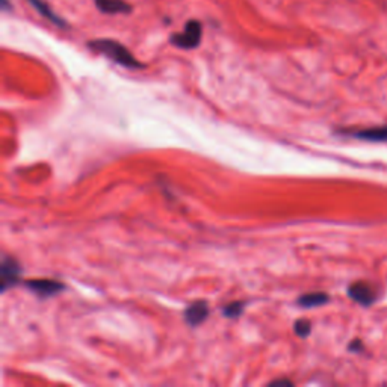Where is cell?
<instances>
[{
    "label": "cell",
    "mask_w": 387,
    "mask_h": 387,
    "mask_svg": "<svg viewBox=\"0 0 387 387\" xmlns=\"http://www.w3.org/2000/svg\"><path fill=\"white\" fill-rule=\"evenodd\" d=\"M88 47L93 49L94 52L105 54L106 58L120 65H123V67L126 69H144V64H141L134 54L129 52L126 46H123V44L115 40H108V38L93 40L88 42Z\"/></svg>",
    "instance_id": "6da1fadb"
},
{
    "label": "cell",
    "mask_w": 387,
    "mask_h": 387,
    "mask_svg": "<svg viewBox=\"0 0 387 387\" xmlns=\"http://www.w3.org/2000/svg\"><path fill=\"white\" fill-rule=\"evenodd\" d=\"M203 35V26L198 20H190L186 23L183 32L180 34L171 35L170 41L173 46L180 49H195L202 41Z\"/></svg>",
    "instance_id": "7a4b0ae2"
},
{
    "label": "cell",
    "mask_w": 387,
    "mask_h": 387,
    "mask_svg": "<svg viewBox=\"0 0 387 387\" xmlns=\"http://www.w3.org/2000/svg\"><path fill=\"white\" fill-rule=\"evenodd\" d=\"M21 268L14 258L4 256L0 263V291L6 292L9 287L16 286L20 282Z\"/></svg>",
    "instance_id": "3957f363"
},
{
    "label": "cell",
    "mask_w": 387,
    "mask_h": 387,
    "mask_svg": "<svg viewBox=\"0 0 387 387\" xmlns=\"http://www.w3.org/2000/svg\"><path fill=\"white\" fill-rule=\"evenodd\" d=\"M348 296L352 301H356L363 307H369L377 301V292H375L374 287L366 282H356L350 284Z\"/></svg>",
    "instance_id": "277c9868"
},
{
    "label": "cell",
    "mask_w": 387,
    "mask_h": 387,
    "mask_svg": "<svg viewBox=\"0 0 387 387\" xmlns=\"http://www.w3.org/2000/svg\"><path fill=\"white\" fill-rule=\"evenodd\" d=\"M25 286L30 292H34L40 298H49L59 294L64 289V284L57 280H50V279H34V280H28L25 282Z\"/></svg>",
    "instance_id": "5b68a950"
},
{
    "label": "cell",
    "mask_w": 387,
    "mask_h": 387,
    "mask_svg": "<svg viewBox=\"0 0 387 387\" xmlns=\"http://www.w3.org/2000/svg\"><path fill=\"white\" fill-rule=\"evenodd\" d=\"M185 320L191 327L200 325L209 316V306L206 301H195L185 311Z\"/></svg>",
    "instance_id": "8992f818"
},
{
    "label": "cell",
    "mask_w": 387,
    "mask_h": 387,
    "mask_svg": "<svg viewBox=\"0 0 387 387\" xmlns=\"http://www.w3.org/2000/svg\"><path fill=\"white\" fill-rule=\"evenodd\" d=\"M347 135L369 142H387V126H375L368 129H359L348 132Z\"/></svg>",
    "instance_id": "52a82bcc"
},
{
    "label": "cell",
    "mask_w": 387,
    "mask_h": 387,
    "mask_svg": "<svg viewBox=\"0 0 387 387\" xmlns=\"http://www.w3.org/2000/svg\"><path fill=\"white\" fill-rule=\"evenodd\" d=\"M28 2L32 5V8H34L41 17L49 20L50 23L57 25L59 28H67L69 26L67 23H65V20L62 17H59L57 13H54V11H52L49 4L44 2V0H28Z\"/></svg>",
    "instance_id": "ba28073f"
},
{
    "label": "cell",
    "mask_w": 387,
    "mask_h": 387,
    "mask_svg": "<svg viewBox=\"0 0 387 387\" xmlns=\"http://www.w3.org/2000/svg\"><path fill=\"white\" fill-rule=\"evenodd\" d=\"M94 2L105 14H129L132 11L126 0H94Z\"/></svg>",
    "instance_id": "9c48e42d"
},
{
    "label": "cell",
    "mask_w": 387,
    "mask_h": 387,
    "mask_svg": "<svg viewBox=\"0 0 387 387\" xmlns=\"http://www.w3.org/2000/svg\"><path fill=\"white\" fill-rule=\"evenodd\" d=\"M330 301V296L324 292H312V294H306L298 298V306L304 307V308H313L319 306H325Z\"/></svg>",
    "instance_id": "30bf717a"
},
{
    "label": "cell",
    "mask_w": 387,
    "mask_h": 387,
    "mask_svg": "<svg viewBox=\"0 0 387 387\" xmlns=\"http://www.w3.org/2000/svg\"><path fill=\"white\" fill-rule=\"evenodd\" d=\"M294 331H295V335L298 337L306 339L308 335H311V331H312V323H311V320H307V319H298L296 323L294 324Z\"/></svg>",
    "instance_id": "8fae6325"
},
{
    "label": "cell",
    "mask_w": 387,
    "mask_h": 387,
    "mask_svg": "<svg viewBox=\"0 0 387 387\" xmlns=\"http://www.w3.org/2000/svg\"><path fill=\"white\" fill-rule=\"evenodd\" d=\"M244 308H246V303L235 301V303L227 304L223 308V313L226 318H238L242 315V312H244Z\"/></svg>",
    "instance_id": "7c38bea8"
},
{
    "label": "cell",
    "mask_w": 387,
    "mask_h": 387,
    "mask_svg": "<svg viewBox=\"0 0 387 387\" xmlns=\"http://www.w3.org/2000/svg\"><path fill=\"white\" fill-rule=\"evenodd\" d=\"M348 350L351 352H362L363 351V344H362V340L360 339H354L351 344L348 345Z\"/></svg>",
    "instance_id": "4fadbf2b"
},
{
    "label": "cell",
    "mask_w": 387,
    "mask_h": 387,
    "mask_svg": "<svg viewBox=\"0 0 387 387\" xmlns=\"http://www.w3.org/2000/svg\"><path fill=\"white\" fill-rule=\"evenodd\" d=\"M283 384H286V386H292L294 383L289 381V380H275V381L270 383V386H283Z\"/></svg>",
    "instance_id": "5bb4252c"
},
{
    "label": "cell",
    "mask_w": 387,
    "mask_h": 387,
    "mask_svg": "<svg viewBox=\"0 0 387 387\" xmlns=\"http://www.w3.org/2000/svg\"><path fill=\"white\" fill-rule=\"evenodd\" d=\"M2 9H4V11H8V9H9V2H8V0H2Z\"/></svg>",
    "instance_id": "9a60e30c"
}]
</instances>
